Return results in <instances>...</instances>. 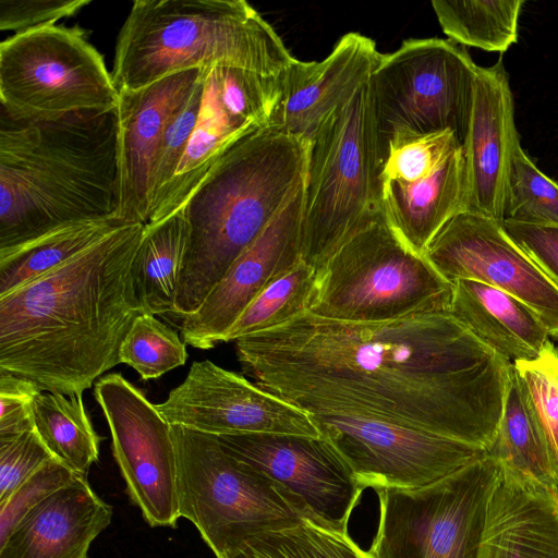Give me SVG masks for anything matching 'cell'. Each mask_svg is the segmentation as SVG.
<instances>
[{
    "label": "cell",
    "mask_w": 558,
    "mask_h": 558,
    "mask_svg": "<svg viewBox=\"0 0 558 558\" xmlns=\"http://www.w3.org/2000/svg\"><path fill=\"white\" fill-rule=\"evenodd\" d=\"M461 146L451 131H397L385 141L381 183H412L426 179Z\"/></svg>",
    "instance_id": "obj_33"
},
{
    "label": "cell",
    "mask_w": 558,
    "mask_h": 558,
    "mask_svg": "<svg viewBox=\"0 0 558 558\" xmlns=\"http://www.w3.org/2000/svg\"><path fill=\"white\" fill-rule=\"evenodd\" d=\"M52 459L36 428L0 439V504Z\"/></svg>",
    "instance_id": "obj_38"
},
{
    "label": "cell",
    "mask_w": 558,
    "mask_h": 558,
    "mask_svg": "<svg viewBox=\"0 0 558 558\" xmlns=\"http://www.w3.org/2000/svg\"><path fill=\"white\" fill-rule=\"evenodd\" d=\"M524 0H433L448 39L486 51L505 52L518 40Z\"/></svg>",
    "instance_id": "obj_29"
},
{
    "label": "cell",
    "mask_w": 558,
    "mask_h": 558,
    "mask_svg": "<svg viewBox=\"0 0 558 558\" xmlns=\"http://www.w3.org/2000/svg\"><path fill=\"white\" fill-rule=\"evenodd\" d=\"M518 136L509 75L501 59L492 66H477L462 144L468 210L504 223L506 183Z\"/></svg>",
    "instance_id": "obj_20"
},
{
    "label": "cell",
    "mask_w": 558,
    "mask_h": 558,
    "mask_svg": "<svg viewBox=\"0 0 558 558\" xmlns=\"http://www.w3.org/2000/svg\"><path fill=\"white\" fill-rule=\"evenodd\" d=\"M504 227L558 288V225L526 223L506 219Z\"/></svg>",
    "instance_id": "obj_41"
},
{
    "label": "cell",
    "mask_w": 558,
    "mask_h": 558,
    "mask_svg": "<svg viewBox=\"0 0 558 558\" xmlns=\"http://www.w3.org/2000/svg\"><path fill=\"white\" fill-rule=\"evenodd\" d=\"M234 343L247 377L310 414L381 420L486 450L512 366L437 312L368 323L306 312Z\"/></svg>",
    "instance_id": "obj_1"
},
{
    "label": "cell",
    "mask_w": 558,
    "mask_h": 558,
    "mask_svg": "<svg viewBox=\"0 0 558 558\" xmlns=\"http://www.w3.org/2000/svg\"><path fill=\"white\" fill-rule=\"evenodd\" d=\"M317 270L303 260L270 282L242 312L225 342L280 326L311 310Z\"/></svg>",
    "instance_id": "obj_30"
},
{
    "label": "cell",
    "mask_w": 558,
    "mask_h": 558,
    "mask_svg": "<svg viewBox=\"0 0 558 558\" xmlns=\"http://www.w3.org/2000/svg\"><path fill=\"white\" fill-rule=\"evenodd\" d=\"M34 423L52 456L75 474L87 477L98 461L102 437L93 427L83 393L41 391L34 402Z\"/></svg>",
    "instance_id": "obj_27"
},
{
    "label": "cell",
    "mask_w": 558,
    "mask_h": 558,
    "mask_svg": "<svg viewBox=\"0 0 558 558\" xmlns=\"http://www.w3.org/2000/svg\"><path fill=\"white\" fill-rule=\"evenodd\" d=\"M201 71L202 68L172 73L147 86L119 92V216L126 222L148 223L153 172L162 135L173 112L193 90Z\"/></svg>",
    "instance_id": "obj_18"
},
{
    "label": "cell",
    "mask_w": 558,
    "mask_h": 558,
    "mask_svg": "<svg viewBox=\"0 0 558 558\" xmlns=\"http://www.w3.org/2000/svg\"><path fill=\"white\" fill-rule=\"evenodd\" d=\"M95 399L107 420L113 457L131 500L151 526H177L178 470L171 425L119 373L100 377Z\"/></svg>",
    "instance_id": "obj_13"
},
{
    "label": "cell",
    "mask_w": 558,
    "mask_h": 558,
    "mask_svg": "<svg viewBox=\"0 0 558 558\" xmlns=\"http://www.w3.org/2000/svg\"><path fill=\"white\" fill-rule=\"evenodd\" d=\"M214 437L228 453L301 500L313 521L348 530L364 489L325 437L271 433Z\"/></svg>",
    "instance_id": "obj_16"
},
{
    "label": "cell",
    "mask_w": 558,
    "mask_h": 558,
    "mask_svg": "<svg viewBox=\"0 0 558 558\" xmlns=\"http://www.w3.org/2000/svg\"><path fill=\"white\" fill-rule=\"evenodd\" d=\"M477 558H558V492L500 465Z\"/></svg>",
    "instance_id": "obj_21"
},
{
    "label": "cell",
    "mask_w": 558,
    "mask_h": 558,
    "mask_svg": "<svg viewBox=\"0 0 558 558\" xmlns=\"http://www.w3.org/2000/svg\"><path fill=\"white\" fill-rule=\"evenodd\" d=\"M452 286L450 314L477 339L510 362L541 354L549 333L526 304L480 281L458 279Z\"/></svg>",
    "instance_id": "obj_24"
},
{
    "label": "cell",
    "mask_w": 558,
    "mask_h": 558,
    "mask_svg": "<svg viewBox=\"0 0 558 558\" xmlns=\"http://www.w3.org/2000/svg\"><path fill=\"white\" fill-rule=\"evenodd\" d=\"M40 392L29 380L0 373V439L35 429L34 402Z\"/></svg>",
    "instance_id": "obj_40"
},
{
    "label": "cell",
    "mask_w": 558,
    "mask_h": 558,
    "mask_svg": "<svg viewBox=\"0 0 558 558\" xmlns=\"http://www.w3.org/2000/svg\"><path fill=\"white\" fill-rule=\"evenodd\" d=\"M119 211L117 107L56 118L0 107V254Z\"/></svg>",
    "instance_id": "obj_3"
},
{
    "label": "cell",
    "mask_w": 558,
    "mask_h": 558,
    "mask_svg": "<svg viewBox=\"0 0 558 558\" xmlns=\"http://www.w3.org/2000/svg\"><path fill=\"white\" fill-rule=\"evenodd\" d=\"M384 215L413 251L428 243L458 214L468 210V181L462 146L426 179L383 183Z\"/></svg>",
    "instance_id": "obj_23"
},
{
    "label": "cell",
    "mask_w": 558,
    "mask_h": 558,
    "mask_svg": "<svg viewBox=\"0 0 558 558\" xmlns=\"http://www.w3.org/2000/svg\"><path fill=\"white\" fill-rule=\"evenodd\" d=\"M76 476L66 465L52 459L24 482L0 504V544L32 509Z\"/></svg>",
    "instance_id": "obj_37"
},
{
    "label": "cell",
    "mask_w": 558,
    "mask_h": 558,
    "mask_svg": "<svg viewBox=\"0 0 558 558\" xmlns=\"http://www.w3.org/2000/svg\"><path fill=\"white\" fill-rule=\"evenodd\" d=\"M112 508L77 475L32 509L0 544V558H88Z\"/></svg>",
    "instance_id": "obj_22"
},
{
    "label": "cell",
    "mask_w": 558,
    "mask_h": 558,
    "mask_svg": "<svg viewBox=\"0 0 558 558\" xmlns=\"http://www.w3.org/2000/svg\"><path fill=\"white\" fill-rule=\"evenodd\" d=\"M186 243L182 211L146 225L134 263V281L144 313L171 314Z\"/></svg>",
    "instance_id": "obj_26"
},
{
    "label": "cell",
    "mask_w": 558,
    "mask_h": 558,
    "mask_svg": "<svg viewBox=\"0 0 558 558\" xmlns=\"http://www.w3.org/2000/svg\"><path fill=\"white\" fill-rule=\"evenodd\" d=\"M489 454L416 489L383 488L371 558H477L499 473Z\"/></svg>",
    "instance_id": "obj_9"
},
{
    "label": "cell",
    "mask_w": 558,
    "mask_h": 558,
    "mask_svg": "<svg viewBox=\"0 0 558 558\" xmlns=\"http://www.w3.org/2000/svg\"><path fill=\"white\" fill-rule=\"evenodd\" d=\"M171 426L180 517L197 527L217 558H233L259 534L312 520L301 500L228 453L213 435Z\"/></svg>",
    "instance_id": "obj_8"
},
{
    "label": "cell",
    "mask_w": 558,
    "mask_h": 558,
    "mask_svg": "<svg viewBox=\"0 0 558 558\" xmlns=\"http://www.w3.org/2000/svg\"><path fill=\"white\" fill-rule=\"evenodd\" d=\"M92 0H0V29L15 34L54 25L78 13Z\"/></svg>",
    "instance_id": "obj_39"
},
{
    "label": "cell",
    "mask_w": 558,
    "mask_h": 558,
    "mask_svg": "<svg viewBox=\"0 0 558 558\" xmlns=\"http://www.w3.org/2000/svg\"><path fill=\"white\" fill-rule=\"evenodd\" d=\"M384 141L368 83L324 121L308 143L302 260L317 271L383 213Z\"/></svg>",
    "instance_id": "obj_6"
},
{
    "label": "cell",
    "mask_w": 558,
    "mask_h": 558,
    "mask_svg": "<svg viewBox=\"0 0 558 558\" xmlns=\"http://www.w3.org/2000/svg\"><path fill=\"white\" fill-rule=\"evenodd\" d=\"M452 292V283L401 240L383 211L342 242L317 271L308 312L356 323L450 313Z\"/></svg>",
    "instance_id": "obj_7"
},
{
    "label": "cell",
    "mask_w": 558,
    "mask_h": 558,
    "mask_svg": "<svg viewBox=\"0 0 558 558\" xmlns=\"http://www.w3.org/2000/svg\"><path fill=\"white\" fill-rule=\"evenodd\" d=\"M206 69L202 68L201 75L193 90L173 112L167 124L157 151L153 172L151 203L172 179L187 147L201 109Z\"/></svg>",
    "instance_id": "obj_36"
},
{
    "label": "cell",
    "mask_w": 558,
    "mask_h": 558,
    "mask_svg": "<svg viewBox=\"0 0 558 558\" xmlns=\"http://www.w3.org/2000/svg\"><path fill=\"white\" fill-rule=\"evenodd\" d=\"M145 227L122 226L0 295V373L72 396L120 363V347L144 313L134 263Z\"/></svg>",
    "instance_id": "obj_2"
},
{
    "label": "cell",
    "mask_w": 558,
    "mask_h": 558,
    "mask_svg": "<svg viewBox=\"0 0 558 558\" xmlns=\"http://www.w3.org/2000/svg\"><path fill=\"white\" fill-rule=\"evenodd\" d=\"M307 154L306 141L271 125L244 134L223 154L181 209L186 243L172 317L194 313L304 185Z\"/></svg>",
    "instance_id": "obj_4"
},
{
    "label": "cell",
    "mask_w": 558,
    "mask_h": 558,
    "mask_svg": "<svg viewBox=\"0 0 558 558\" xmlns=\"http://www.w3.org/2000/svg\"><path fill=\"white\" fill-rule=\"evenodd\" d=\"M487 453L501 466L558 492V468L513 365L497 434Z\"/></svg>",
    "instance_id": "obj_25"
},
{
    "label": "cell",
    "mask_w": 558,
    "mask_h": 558,
    "mask_svg": "<svg viewBox=\"0 0 558 558\" xmlns=\"http://www.w3.org/2000/svg\"><path fill=\"white\" fill-rule=\"evenodd\" d=\"M304 185L232 263L202 305L174 318L183 341L208 350L225 338L247 305L275 279L302 260Z\"/></svg>",
    "instance_id": "obj_17"
},
{
    "label": "cell",
    "mask_w": 558,
    "mask_h": 558,
    "mask_svg": "<svg viewBox=\"0 0 558 558\" xmlns=\"http://www.w3.org/2000/svg\"><path fill=\"white\" fill-rule=\"evenodd\" d=\"M423 255L449 282L471 279L507 292L533 310L558 340V288L506 231L465 210L433 238Z\"/></svg>",
    "instance_id": "obj_14"
},
{
    "label": "cell",
    "mask_w": 558,
    "mask_h": 558,
    "mask_svg": "<svg viewBox=\"0 0 558 558\" xmlns=\"http://www.w3.org/2000/svg\"><path fill=\"white\" fill-rule=\"evenodd\" d=\"M380 57L372 38L349 32L320 61L295 58L281 73V99L269 125L310 143L332 111L368 83Z\"/></svg>",
    "instance_id": "obj_19"
},
{
    "label": "cell",
    "mask_w": 558,
    "mask_h": 558,
    "mask_svg": "<svg viewBox=\"0 0 558 558\" xmlns=\"http://www.w3.org/2000/svg\"><path fill=\"white\" fill-rule=\"evenodd\" d=\"M120 363L131 366L144 380L158 378L187 360L186 343L155 315L140 314L119 351Z\"/></svg>",
    "instance_id": "obj_34"
},
{
    "label": "cell",
    "mask_w": 558,
    "mask_h": 558,
    "mask_svg": "<svg viewBox=\"0 0 558 558\" xmlns=\"http://www.w3.org/2000/svg\"><path fill=\"white\" fill-rule=\"evenodd\" d=\"M233 558H371L350 537L307 518L296 525L251 538Z\"/></svg>",
    "instance_id": "obj_31"
},
{
    "label": "cell",
    "mask_w": 558,
    "mask_h": 558,
    "mask_svg": "<svg viewBox=\"0 0 558 558\" xmlns=\"http://www.w3.org/2000/svg\"><path fill=\"white\" fill-rule=\"evenodd\" d=\"M102 56L80 27L49 25L0 44V107L28 118H56L118 106Z\"/></svg>",
    "instance_id": "obj_10"
},
{
    "label": "cell",
    "mask_w": 558,
    "mask_h": 558,
    "mask_svg": "<svg viewBox=\"0 0 558 558\" xmlns=\"http://www.w3.org/2000/svg\"><path fill=\"white\" fill-rule=\"evenodd\" d=\"M294 60L244 0H136L119 31L111 74L121 92L201 68L279 75Z\"/></svg>",
    "instance_id": "obj_5"
},
{
    "label": "cell",
    "mask_w": 558,
    "mask_h": 558,
    "mask_svg": "<svg viewBox=\"0 0 558 558\" xmlns=\"http://www.w3.org/2000/svg\"><path fill=\"white\" fill-rule=\"evenodd\" d=\"M156 407L170 425L214 436H322L308 412L209 360L194 362L185 379Z\"/></svg>",
    "instance_id": "obj_15"
},
{
    "label": "cell",
    "mask_w": 558,
    "mask_h": 558,
    "mask_svg": "<svg viewBox=\"0 0 558 558\" xmlns=\"http://www.w3.org/2000/svg\"><path fill=\"white\" fill-rule=\"evenodd\" d=\"M477 66L448 38H410L381 53L368 86L384 145L397 131H451L462 145Z\"/></svg>",
    "instance_id": "obj_11"
},
{
    "label": "cell",
    "mask_w": 558,
    "mask_h": 558,
    "mask_svg": "<svg viewBox=\"0 0 558 558\" xmlns=\"http://www.w3.org/2000/svg\"><path fill=\"white\" fill-rule=\"evenodd\" d=\"M128 223L131 222L119 217L83 222L0 254V295L46 274Z\"/></svg>",
    "instance_id": "obj_28"
},
{
    "label": "cell",
    "mask_w": 558,
    "mask_h": 558,
    "mask_svg": "<svg viewBox=\"0 0 558 558\" xmlns=\"http://www.w3.org/2000/svg\"><path fill=\"white\" fill-rule=\"evenodd\" d=\"M512 365L558 468V347L548 340L537 357Z\"/></svg>",
    "instance_id": "obj_35"
},
{
    "label": "cell",
    "mask_w": 558,
    "mask_h": 558,
    "mask_svg": "<svg viewBox=\"0 0 558 558\" xmlns=\"http://www.w3.org/2000/svg\"><path fill=\"white\" fill-rule=\"evenodd\" d=\"M505 220L558 225V183L542 172L515 138L509 163Z\"/></svg>",
    "instance_id": "obj_32"
},
{
    "label": "cell",
    "mask_w": 558,
    "mask_h": 558,
    "mask_svg": "<svg viewBox=\"0 0 558 558\" xmlns=\"http://www.w3.org/2000/svg\"><path fill=\"white\" fill-rule=\"evenodd\" d=\"M363 489H416L487 456L465 441L362 416L311 414Z\"/></svg>",
    "instance_id": "obj_12"
}]
</instances>
